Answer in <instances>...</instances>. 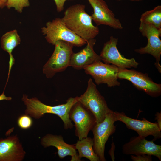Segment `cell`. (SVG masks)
<instances>
[{"instance_id": "cell-14", "label": "cell", "mask_w": 161, "mask_h": 161, "mask_svg": "<svg viewBox=\"0 0 161 161\" xmlns=\"http://www.w3.org/2000/svg\"><path fill=\"white\" fill-rule=\"evenodd\" d=\"M93 9L91 17L97 26H108L115 29H121L123 27L119 20L108 7L104 0H87Z\"/></svg>"}, {"instance_id": "cell-8", "label": "cell", "mask_w": 161, "mask_h": 161, "mask_svg": "<svg viewBox=\"0 0 161 161\" xmlns=\"http://www.w3.org/2000/svg\"><path fill=\"white\" fill-rule=\"evenodd\" d=\"M117 78L130 81L138 89L153 97H158L161 94V84L154 82L147 73L134 69L119 68Z\"/></svg>"}, {"instance_id": "cell-5", "label": "cell", "mask_w": 161, "mask_h": 161, "mask_svg": "<svg viewBox=\"0 0 161 161\" xmlns=\"http://www.w3.org/2000/svg\"><path fill=\"white\" fill-rule=\"evenodd\" d=\"M78 101L93 114L97 123L103 121L106 115L112 111L91 78L88 81L85 92L78 97Z\"/></svg>"}, {"instance_id": "cell-30", "label": "cell", "mask_w": 161, "mask_h": 161, "mask_svg": "<svg viewBox=\"0 0 161 161\" xmlns=\"http://www.w3.org/2000/svg\"></svg>"}, {"instance_id": "cell-6", "label": "cell", "mask_w": 161, "mask_h": 161, "mask_svg": "<svg viewBox=\"0 0 161 161\" xmlns=\"http://www.w3.org/2000/svg\"><path fill=\"white\" fill-rule=\"evenodd\" d=\"M115 122L112 110L102 122L96 123L91 130L93 135V149L100 161H106L104 155L105 144L109 137L115 132Z\"/></svg>"}, {"instance_id": "cell-11", "label": "cell", "mask_w": 161, "mask_h": 161, "mask_svg": "<svg viewBox=\"0 0 161 161\" xmlns=\"http://www.w3.org/2000/svg\"><path fill=\"white\" fill-rule=\"evenodd\" d=\"M114 114L115 122L119 121L123 123L127 128L134 131L140 136L145 138L151 135L154 140L161 137V130L157 122L152 123L144 118L142 120L133 119L123 112H114Z\"/></svg>"}, {"instance_id": "cell-7", "label": "cell", "mask_w": 161, "mask_h": 161, "mask_svg": "<svg viewBox=\"0 0 161 161\" xmlns=\"http://www.w3.org/2000/svg\"><path fill=\"white\" fill-rule=\"evenodd\" d=\"M139 30L143 36L147 38L148 43L145 47L135 49V52L140 54H147L153 56L156 61L154 65L161 73L159 61L161 55V41L159 37L161 35V28L140 21Z\"/></svg>"}, {"instance_id": "cell-29", "label": "cell", "mask_w": 161, "mask_h": 161, "mask_svg": "<svg viewBox=\"0 0 161 161\" xmlns=\"http://www.w3.org/2000/svg\"><path fill=\"white\" fill-rule=\"evenodd\" d=\"M118 0L120 1L123 0ZM129 0L131 1H141L142 0Z\"/></svg>"}, {"instance_id": "cell-16", "label": "cell", "mask_w": 161, "mask_h": 161, "mask_svg": "<svg viewBox=\"0 0 161 161\" xmlns=\"http://www.w3.org/2000/svg\"><path fill=\"white\" fill-rule=\"evenodd\" d=\"M86 47L76 53H73L71 58L70 66L77 69H81L99 61H101L100 55L94 50L96 41L94 38L86 41Z\"/></svg>"}, {"instance_id": "cell-22", "label": "cell", "mask_w": 161, "mask_h": 161, "mask_svg": "<svg viewBox=\"0 0 161 161\" xmlns=\"http://www.w3.org/2000/svg\"><path fill=\"white\" fill-rule=\"evenodd\" d=\"M17 124L21 128L26 129L32 126L33 120L30 116L27 114L21 115L17 120Z\"/></svg>"}, {"instance_id": "cell-3", "label": "cell", "mask_w": 161, "mask_h": 161, "mask_svg": "<svg viewBox=\"0 0 161 161\" xmlns=\"http://www.w3.org/2000/svg\"><path fill=\"white\" fill-rule=\"evenodd\" d=\"M41 30L47 41L53 45L58 41H65L78 47L87 43L86 41L68 28L61 18H55L52 21L47 22L45 26L41 28Z\"/></svg>"}, {"instance_id": "cell-18", "label": "cell", "mask_w": 161, "mask_h": 161, "mask_svg": "<svg viewBox=\"0 0 161 161\" xmlns=\"http://www.w3.org/2000/svg\"><path fill=\"white\" fill-rule=\"evenodd\" d=\"M21 41L20 37L16 29L6 32L1 38V47L4 50L8 53L10 56L8 76L14 63V59L12 52L13 49L20 44Z\"/></svg>"}, {"instance_id": "cell-26", "label": "cell", "mask_w": 161, "mask_h": 161, "mask_svg": "<svg viewBox=\"0 0 161 161\" xmlns=\"http://www.w3.org/2000/svg\"><path fill=\"white\" fill-rule=\"evenodd\" d=\"M115 149V145L113 143H112L111 148L109 151V154L110 155L112 160L114 161V152Z\"/></svg>"}, {"instance_id": "cell-23", "label": "cell", "mask_w": 161, "mask_h": 161, "mask_svg": "<svg viewBox=\"0 0 161 161\" xmlns=\"http://www.w3.org/2000/svg\"><path fill=\"white\" fill-rule=\"evenodd\" d=\"M151 156L146 154L131 155V158L133 161H151L152 160Z\"/></svg>"}, {"instance_id": "cell-2", "label": "cell", "mask_w": 161, "mask_h": 161, "mask_svg": "<svg viewBox=\"0 0 161 161\" xmlns=\"http://www.w3.org/2000/svg\"><path fill=\"white\" fill-rule=\"evenodd\" d=\"M78 97H70L64 104L55 106L46 105L36 97L29 99L24 94L22 100L26 105L25 114L35 119H38L46 113L53 114L58 116L62 120L65 129H72L73 126L69 117L70 110L72 106L78 101Z\"/></svg>"}, {"instance_id": "cell-9", "label": "cell", "mask_w": 161, "mask_h": 161, "mask_svg": "<svg viewBox=\"0 0 161 161\" xmlns=\"http://www.w3.org/2000/svg\"><path fill=\"white\" fill-rule=\"evenodd\" d=\"M69 117L74 123L75 135L79 140L87 137L96 123L93 114L78 101L72 107Z\"/></svg>"}, {"instance_id": "cell-13", "label": "cell", "mask_w": 161, "mask_h": 161, "mask_svg": "<svg viewBox=\"0 0 161 161\" xmlns=\"http://www.w3.org/2000/svg\"><path fill=\"white\" fill-rule=\"evenodd\" d=\"M123 153L126 155L146 154L154 156L161 160V146L155 144L153 140L138 136L131 138L122 146Z\"/></svg>"}, {"instance_id": "cell-4", "label": "cell", "mask_w": 161, "mask_h": 161, "mask_svg": "<svg viewBox=\"0 0 161 161\" xmlns=\"http://www.w3.org/2000/svg\"><path fill=\"white\" fill-rule=\"evenodd\" d=\"M55 45L53 54L43 68V73L48 78L70 66L71 57L73 52L74 46L69 42L58 41Z\"/></svg>"}, {"instance_id": "cell-1", "label": "cell", "mask_w": 161, "mask_h": 161, "mask_svg": "<svg viewBox=\"0 0 161 161\" xmlns=\"http://www.w3.org/2000/svg\"><path fill=\"white\" fill-rule=\"evenodd\" d=\"M85 8V6L82 4L71 6L65 10L61 18L68 28L86 41L94 38L99 30L92 24L91 16L86 12Z\"/></svg>"}, {"instance_id": "cell-21", "label": "cell", "mask_w": 161, "mask_h": 161, "mask_svg": "<svg viewBox=\"0 0 161 161\" xmlns=\"http://www.w3.org/2000/svg\"><path fill=\"white\" fill-rule=\"evenodd\" d=\"M30 0H7L6 7L8 9L13 7L17 12L21 13L24 7L30 6Z\"/></svg>"}, {"instance_id": "cell-25", "label": "cell", "mask_w": 161, "mask_h": 161, "mask_svg": "<svg viewBox=\"0 0 161 161\" xmlns=\"http://www.w3.org/2000/svg\"><path fill=\"white\" fill-rule=\"evenodd\" d=\"M155 120L157 121V123L159 128L161 130V112H157L155 115Z\"/></svg>"}, {"instance_id": "cell-15", "label": "cell", "mask_w": 161, "mask_h": 161, "mask_svg": "<svg viewBox=\"0 0 161 161\" xmlns=\"http://www.w3.org/2000/svg\"><path fill=\"white\" fill-rule=\"evenodd\" d=\"M25 154L16 135L0 139V161H21Z\"/></svg>"}, {"instance_id": "cell-17", "label": "cell", "mask_w": 161, "mask_h": 161, "mask_svg": "<svg viewBox=\"0 0 161 161\" xmlns=\"http://www.w3.org/2000/svg\"><path fill=\"white\" fill-rule=\"evenodd\" d=\"M41 143L44 148L50 146L56 148L58 155L61 159L67 156H71L72 158L78 155L75 145L65 143L61 135L47 134L41 138Z\"/></svg>"}, {"instance_id": "cell-12", "label": "cell", "mask_w": 161, "mask_h": 161, "mask_svg": "<svg viewBox=\"0 0 161 161\" xmlns=\"http://www.w3.org/2000/svg\"><path fill=\"white\" fill-rule=\"evenodd\" d=\"M117 38L113 36L103 45L100 56L105 63L112 64L119 68L128 69L137 68L139 63L133 58L127 59L121 54L117 47Z\"/></svg>"}, {"instance_id": "cell-24", "label": "cell", "mask_w": 161, "mask_h": 161, "mask_svg": "<svg viewBox=\"0 0 161 161\" xmlns=\"http://www.w3.org/2000/svg\"><path fill=\"white\" fill-rule=\"evenodd\" d=\"M67 0H54L58 12H60L63 10L65 3Z\"/></svg>"}, {"instance_id": "cell-28", "label": "cell", "mask_w": 161, "mask_h": 161, "mask_svg": "<svg viewBox=\"0 0 161 161\" xmlns=\"http://www.w3.org/2000/svg\"><path fill=\"white\" fill-rule=\"evenodd\" d=\"M7 0H0V9H2L6 6Z\"/></svg>"}, {"instance_id": "cell-27", "label": "cell", "mask_w": 161, "mask_h": 161, "mask_svg": "<svg viewBox=\"0 0 161 161\" xmlns=\"http://www.w3.org/2000/svg\"><path fill=\"white\" fill-rule=\"evenodd\" d=\"M12 100V98L11 97H6L4 94V91L1 95H0V101L2 100Z\"/></svg>"}, {"instance_id": "cell-10", "label": "cell", "mask_w": 161, "mask_h": 161, "mask_svg": "<svg viewBox=\"0 0 161 161\" xmlns=\"http://www.w3.org/2000/svg\"><path fill=\"white\" fill-rule=\"evenodd\" d=\"M85 72L90 75L97 85L106 84L108 87L119 86L118 80L119 68L113 65L97 61L83 68Z\"/></svg>"}, {"instance_id": "cell-20", "label": "cell", "mask_w": 161, "mask_h": 161, "mask_svg": "<svg viewBox=\"0 0 161 161\" xmlns=\"http://www.w3.org/2000/svg\"><path fill=\"white\" fill-rule=\"evenodd\" d=\"M140 21L161 28V6L158 5L153 9L143 13L141 16Z\"/></svg>"}, {"instance_id": "cell-19", "label": "cell", "mask_w": 161, "mask_h": 161, "mask_svg": "<svg viewBox=\"0 0 161 161\" xmlns=\"http://www.w3.org/2000/svg\"><path fill=\"white\" fill-rule=\"evenodd\" d=\"M75 145L76 149L78 152V156L81 159L85 157L90 161H100V159L93 149L92 138L87 137L78 140Z\"/></svg>"}]
</instances>
